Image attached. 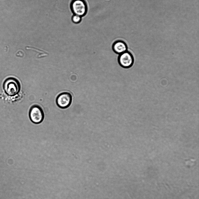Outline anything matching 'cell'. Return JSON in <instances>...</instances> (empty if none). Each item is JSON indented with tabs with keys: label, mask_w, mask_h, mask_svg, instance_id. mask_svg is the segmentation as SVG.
I'll return each mask as SVG.
<instances>
[{
	"label": "cell",
	"mask_w": 199,
	"mask_h": 199,
	"mask_svg": "<svg viewBox=\"0 0 199 199\" xmlns=\"http://www.w3.org/2000/svg\"><path fill=\"white\" fill-rule=\"evenodd\" d=\"M71 8L74 14L81 17L85 16L87 11V5L84 0H73Z\"/></svg>",
	"instance_id": "1"
},
{
	"label": "cell",
	"mask_w": 199,
	"mask_h": 199,
	"mask_svg": "<svg viewBox=\"0 0 199 199\" xmlns=\"http://www.w3.org/2000/svg\"><path fill=\"white\" fill-rule=\"evenodd\" d=\"M29 116L31 121L35 124L41 123L44 117L43 109L37 105H34L31 107L29 111Z\"/></svg>",
	"instance_id": "2"
},
{
	"label": "cell",
	"mask_w": 199,
	"mask_h": 199,
	"mask_svg": "<svg viewBox=\"0 0 199 199\" xmlns=\"http://www.w3.org/2000/svg\"><path fill=\"white\" fill-rule=\"evenodd\" d=\"M6 92L11 95H14L18 93L20 88L19 81L14 78H10L5 81L4 85Z\"/></svg>",
	"instance_id": "3"
},
{
	"label": "cell",
	"mask_w": 199,
	"mask_h": 199,
	"mask_svg": "<svg viewBox=\"0 0 199 199\" xmlns=\"http://www.w3.org/2000/svg\"><path fill=\"white\" fill-rule=\"evenodd\" d=\"M118 61L119 64L121 67L128 68L131 67L133 65L134 58L131 53L127 50L119 55Z\"/></svg>",
	"instance_id": "4"
},
{
	"label": "cell",
	"mask_w": 199,
	"mask_h": 199,
	"mask_svg": "<svg viewBox=\"0 0 199 199\" xmlns=\"http://www.w3.org/2000/svg\"><path fill=\"white\" fill-rule=\"evenodd\" d=\"M72 100V96L69 92H62L57 96L56 103L57 106L61 109H66L71 104Z\"/></svg>",
	"instance_id": "5"
},
{
	"label": "cell",
	"mask_w": 199,
	"mask_h": 199,
	"mask_svg": "<svg viewBox=\"0 0 199 199\" xmlns=\"http://www.w3.org/2000/svg\"><path fill=\"white\" fill-rule=\"evenodd\" d=\"M127 46L126 43L121 40L115 41L112 45V49L114 52L119 55L127 50Z\"/></svg>",
	"instance_id": "6"
},
{
	"label": "cell",
	"mask_w": 199,
	"mask_h": 199,
	"mask_svg": "<svg viewBox=\"0 0 199 199\" xmlns=\"http://www.w3.org/2000/svg\"><path fill=\"white\" fill-rule=\"evenodd\" d=\"M81 17L78 15L74 14L72 16V20L74 23L76 24L78 23L81 21Z\"/></svg>",
	"instance_id": "7"
}]
</instances>
